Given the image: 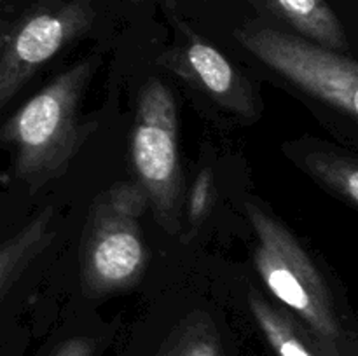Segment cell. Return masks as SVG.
Listing matches in <instances>:
<instances>
[{
    "instance_id": "obj_10",
    "label": "cell",
    "mask_w": 358,
    "mask_h": 356,
    "mask_svg": "<svg viewBox=\"0 0 358 356\" xmlns=\"http://www.w3.org/2000/svg\"><path fill=\"white\" fill-rule=\"evenodd\" d=\"M252 314L257 321L259 328L264 334L266 341L278 356H317V353L310 348L304 335L296 327L292 320L273 307L262 297L250 293L248 297Z\"/></svg>"
},
{
    "instance_id": "obj_2",
    "label": "cell",
    "mask_w": 358,
    "mask_h": 356,
    "mask_svg": "<svg viewBox=\"0 0 358 356\" xmlns=\"http://www.w3.org/2000/svg\"><path fill=\"white\" fill-rule=\"evenodd\" d=\"M247 215L257 239L255 269L264 285L322 341L334 344L339 337L334 304L310 255L282 222L262 208L248 202Z\"/></svg>"
},
{
    "instance_id": "obj_5",
    "label": "cell",
    "mask_w": 358,
    "mask_h": 356,
    "mask_svg": "<svg viewBox=\"0 0 358 356\" xmlns=\"http://www.w3.org/2000/svg\"><path fill=\"white\" fill-rule=\"evenodd\" d=\"M238 40L311 96L358 117V66L350 56L271 28L240 31Z\"/></svg>"
},
{
    "instance_id": "obj_4",
    "label": "cell",
    "mask_w": 358,
    "mask_h": 356,
    "mask_svg": "<svg viewBox=\"0 0 358 356\" xmlns=\"http://www.w3.org/2000/svg\"><path fill=\"white\" fill-rule=\"evenodd\" d=\"M131 161L138 187L159 222L178 229L182 173L178 161L177 105L163 82L150 79L142 87L131 131Z\"/></svg>"
},
{
    "instance_id": "obj_14",
    "label": "cell",
    "mask_w": 358,
    "mask_h": 356,
    "mask_svg": "<svg viewBox=\"0 0 358 356\" xmlns=\"http://www.w3.org/2000/svg\"><path fill=\"white\" fill-rule=\"evenodd\" d=\"M93 355V342L90 339L76 337L63 342L58 351L52 356H91Z\"/></svg>"
},
{
    "instance_id": "obj_7",
    "label": "cell",
    "mask_w": 358,
    "mask_h": 356,
    "mask_svg": "<svg viewBox=\"0 0 358 356\" xmlns=\"http://www.w3.org/2000/svg\"><path fill=\"white\" fill-rule=\"evenodd\" d=\"M182 68L191 80L201 86L220 105L248 114L252 108L250 93L234 66L210 44L194 40L185 47Z\"/></svg>"
},
{
    "instance_id": "obj_12",
    "label": "cell",
    "mask_w": 358,
    "mask_h": 356,
    "mask_svg": "<svg viewBox=\"0 0 358 356\" xmlns=\"http://www.w3.org/2000/svg\"><path fill=\"white\" fill-rule=\"evenodd\" d=\"M306 166L329 188L348 199L350 205H357L358 170L355 161L334 154H311L306 159Z\"/></svg>"
},
{
    "instance_id": "obj_3",
    "label": "cell",
    "mask_w": 358,
    "mask_h": 356,
    "mask_svg": "<svg viewBox=\"0 0 358 356\" xmlns=\"http://www.w3.org/2000/svg\"><path fill=\"white\" fill-rule=\"evenodd\" d=\"M147 198L138 185L117 184L94 205L86 232L83 283L91 295L135 285L147 265L140 215Z\"/></svg>"
},
{
    "instance_id": "obj_13",
    "label": "cell",
    "mask_w": 358,
    "mask_h": 356,
    "mask_svg": "<svg viewBox=\"0 0 358 356\" xmlns=\"http://www.w3.org/2000/svg\"><path fill=\"white\" fill-rule=\"evenodd\" d=\"M212 202V177L208 171H201L194 180L189 198V222L198 225L203 222Z\"/></svg>"
},
{
    "instance_id": "obj_11",
    "label": "cell",
    "mask_w": 358,
    "mask_h": 356,
    "mask_svg": "<svg viewBox=\"0 0 358 356\" xmlns=\"http://www.w3.org/2000/svg\"><path fill=\"white\" fill-rule=\"evenodd\" d=\"M159 356H222V346L208 316H192L166 342Z\"/></svg>"
},
{
    "instance_id": "obj_8",
    "label": "cell",
    "mask_w": 358,
    "mask_h": 356,
    "mask_svg": "<svg viewBox=\"0 0 358 356\" xmlns=\"http://www.w3.org/2000/svg\"><path fill=\"white\" fill-rule=\"evenodd\" d=\"M276 13L296 30L332 51L348 49L346 34L325 0H269Z\"/></svg>"
},
{
    "instance_id": "obj_1",
    "label": "cell",
    "mask_w": 358,
    "mask_h": 356,
    "mask_svg": "<svg viewBox=\"0 0 358 356\" xmlns=\"http://www.w3.org/2000/svg\"><path fill=\"white\" fill-rule=\"evenodd\" d=\"M94 70L86 59L31 96L0 131L14 149L16 173L31 191L65 171L84 138L80 98Z\"/></svg>"
},
{
    "instance_id": "obj_9",
    "label": "cell",
    "mask_w": 358,
    "mask_h": 356,
    "mask_svg": "<svg viewBox=\"0 0 358 356\" xmlns=\"http://www.w3.org/2000/svg\"><path fill=\"white\" fill-rule=\"evenodd\" d=\"M52 212L45 209L10 239L0 244V293L13 285L52 237Z\"/></svg>"
},
{
    "instance_id": "obj_6",
    "label": "cell",
    "mask_w": 358,
    "mask_h": 356,
    "mask_svg": "<svg viewBox=\"0 0 358 356\" xmlns=\"http://www.w3.org/2000/svg\"><path fill=\"white\" fill-rule=\"evenodd\" d=\"M90 21L91 10L83 0L38 10L21 21L0 51V110L41 66L83 34Z\"/></svg>"
},
{
    "instance_id": "obj_15",
    "label": "cell",
    "mask_w": 358,
    "mask_h": 356,
    "mask_svg": "<svg viewBox=\"0 0 358 356\" xmlns=\"http://www.w3.org/2000/svg\"><path fill=\"white\" fill-rule=\"evenodd\" d=\"M6 37H7V35L0 31V51H2V45H3V42H6Z\"/></svg>"
}]
</instances>
